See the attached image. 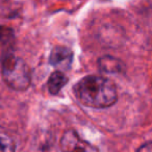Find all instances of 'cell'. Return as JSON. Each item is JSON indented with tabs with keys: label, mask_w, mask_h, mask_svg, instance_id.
<instances>
[{
	"label": "cell",
	"mask_w": 152,
	"mask_h": 152,
	"mask_svg": "<svg viewBox=\"0 0 152 152\" xmlns=\"http://www.w3.org/2000/svg\"><path fill=\"white\" fill-rule=\"evenodd\" d=\"M73 91L81 104L92 108L110 107L118 99L116 85L103 76H86L76 83Z\"/></svg>",
	"instance_id": "6da1fadb"
},
{
	"label": "cell",
	"mask_w": 152,
	"mask_h": 152,
	"mask_svg": "<svg viewBox=\"0 0 152 152\" xmlns=\"http://www.w3.org/2000/svg\"><path fill=\"white\" fill-rule=\"evenodd\" d=\"M2 78L11 89L25 91L31 83V72L25 61L14 54H7L2 59Z\"/></svg>",
	"instance_id": "7a4b0ae2"
},
{
	"label": "cell",
	"mask_w": 152,
	"mask_h": 152,
	"mask_svg": "<svg viewBox=\"0 0 152 152\" xmlns=\"http://www.w3.org/2000/svg\"><path fill=\"white\" fill-rule=\"evenodd\" d=\"M61 148L64 151H93L97 150L89 143L83 141L74 130H68L61 139Z\"/></svg>",
	"instance_id": "3957f363"
},
{
	"label": "cell",
	"mask_w": 152,
	"mask_h": 152,
	"mask_svg": "<svg viewBox=\"0 0 152 152\" xmlns=\"http://www.w3.org/2000/svg\"><path fill=\"white\" fill-rule=\"evenodd\" d=\"M73 52L65 46H56L52 49L49 56V63L61 71H67L71 68Z\"/></svg>",
	"instance_id": "277c9868"
},
{
	"label": "cell",
	"mask_w": 152,
	"mask_h": 152,
	"mask_svg": "<svg viewBox=\"0 0 152 152\" xmlns=\"http://www.w3.org/2000/svg\"><path fill=\"white\" fill-rule=\"evenodd\" d=\"M98 67L101 72L107 74H120L125 71V66L120 59L110 55L102 56L98 61Z\"/></svg>",
	"instance_id": "5b68a950"
},
{
	"label": "cell",
	"mask_w": 152,
	"mask_h": 152,
	"mask_svg": "<svg viewBox=\"0 0 152 152\" xmlns=\"http://www.w3.org/2000/svg\"><path fill=\"white\" fill-rule=\"evenodd\" d=\"M67 83L68 78L67 76L64 74V71H61V70L54 71L50 75L48 81H47V87H48L49 93L52 94V95L58 94Z\"/></svg>",
	"instance_id": "8992f818"
},
{
	"label": "cell",
	"mask_w": 152,
	"mask_h": 152,
	"mask_svg": "<svg viewBox=\"0 0 152 152\" xmlns=\"http://www.w3.org/2000/svg\"><path fill=\"white\" fill-rule=\"evenodd\" d=\"M137 151H142V152H152V142H148V143L144 144L143 146L137 149Z\"/></svg>",
	"instance_id": "52a82bcc"
}]
</instances>
